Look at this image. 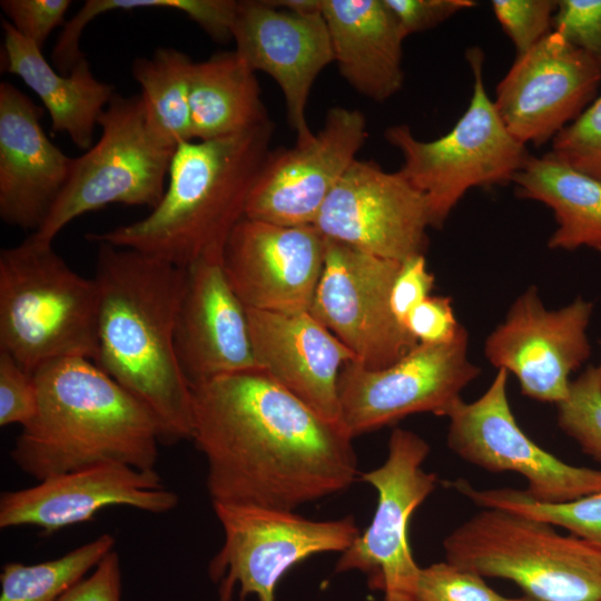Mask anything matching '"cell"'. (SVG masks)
Segmentation results:
<instances>
[{"instance_id":"obj_1","label":"cell","mask_w":601,"mask_h":601,"mask_svg":"<svg viewBox=\"0 0 601 601\" xmlns=\"http://www.w3.org/2000/svg\"><path fill=\"white\" fill-rule=\"evenodd\" d=\"M193 433L213 504L294 511L349 487L353 439L262 368L191 386Z\"/></svg>"},{"instance_id":"obj_43","label":"cell","mask_w":601,"mask_h":601,"mask_svg":"<svg viewBox=\"0 0 601 601\" xmlns=\"http://www.w3.org/2000/svg\"><path fill=\"white\" fill-rule=\"evenodd\" d=\"M504 601H538V600L525 595V597H521V598H508V597H505Z\"/></svg>"},{"instance_id":"obj_23","label":"cell","mask_w":601,"mask_h":601,"mask_svg":"<svg viewBox=\"0 0 601 601\" xmlns=\"http://www.w3.org/2000/svg\"><path fill=\"white\" fill-rule=\"evenodd\" d=\"M255 359L274 381L324 418L339 423L337 383L354 354L308 311L247 308Z\"/></svg>"},{"instance_id":"obj_5","label":"cell","mask_w":601,"mask_h":601,"mask_svg":"<svg viewBox=\"0 0 601 601\" xmlns=\"http://www.w3.org/2000/svg\"><path fill=\"white\" fill-rule=\"evenodd\" d=\"M98 288L52 243L31 235L0 252V351L33 374L61 358L98 356Z\"/></svg>"},{"instance_id":"obj_9","label":"cell","mask_w":601,"mask_h":601,"mask_svg":"<svg viewBox=\"0 0 601 601\" xmlns=\"http://www.w3.org/2000/svg\"><path fill=\"white\" fill-rule=\"evenodd\" d=\"M224 530V543L208 565L219 584V601L255 594L275 601L279 580L295 564L325 552H344L359 535L353 516L314 521L294 511L213 504Z\"/></svg>"},{"instance_id":"obj_32","label":"cell","mask_w":601,"mask_h":601,"mask_svg":"<svg viewBox=\"0 0 601 601\" xmlns=\"http://www.w3.org/2000/svg\"><path fill=\"white\" fill-rule=\"evenodd\" d=\"M559 427L601 464V375L588 366L571 381L569 394L556 404Z\"/></svg>"},{"instance_id":"obj_29","label":"cell","mask_w":601,"mask_h":601,"mask_svg":"<svg viewBox=\"0 0 601 601\" xmlns=\"http://www.w3.org/2000/svg\"><path fill=\"white\" fill-rule=\"evenodd\" d=\"M237 7L238 1L235 0H87L65 23L52 50V63L59 72L68 73L86 57L79 46L85 28L98 16L110 11H179L197 23L213 40L226 42L231 39Z\"/></svg>"},{"instance_id":"obj_33","label":"cell","mask_w":601,"mask_h":601,"mask_svg":"<svg viewBox=\"0 0 601 601\" xmlns=\"http://www.w3.org/2000/svg\"><path fill=\"white\" fill-rule=\"evenodd\" d=\"M550 152L601 181V96L553 138Z\"/></svg>"},{"instance_id":"obj_27","label":"cell","mask_w":601,"mask_h":601,"mask_svg":"<svg viewBox=\"0 0 601 601\" xmlns=\"http://www.w3.org/2000/svg\"><path fill=\"white\" fill-rule=\"evenodd\" d=\"M193 140L237 135L270 120L256 72L235 51L195 62L190 80Z\"/></svg>"},{"instance_id":"obj_6","label":"cell","mask_w":601,"mask_h":601,"mask_svg":"<svg viewBox=\"0 0 601 601\" xmlns=\"http://www.w3.org/2000/svg\"><path fill=\"white\" fill-rule=\"evenodd\" d=\"M446 561L514 582L538 601H601V549L554 525L482 509L443 541Z\"/></svg>"},{"instance_id":"obj_37","label":"cell","mask_w":601,"mask_h":601,"mask_svg":"<svg viewBox=\"0 0 601 601\" xmlns=\"http://www.w3.org/2000/svg\"><path fill=\"white\" fill-rule=\"evenodd\" d=\"M38 412V390L33 374L0 351V425L30 424Z\"/></svg>"},{"instance_id":"obj_24","label":"cell","mask_w":601,"mask_h":601,"mask_svg":"<svg viewBox=\"0 0 601 601\" xmlns=\"http://www.w3.org/2000/svg\"><path fill=\"white\" fill-rule=\"evenodd\" d=\"M334 62L359 95L384 102L404 82L406 38L384 0H321Z\"/></svg>"},{"instance_id":"obj_28","label":"cell","mask_w":601,"mask_h":601,"mask_svg":"<svg viewBox=\"0 0 601 601\" xmlns=\"http://www.w3.org/2000/svg\"><path fill=\"white\" fill-rule=\"evenodd\" d=\"M194 65L185 52L161 47L149 58H137L131 66L150 127L176 147L194 141L189 105Z\"/></svg>"},{"instance_id":"obj_26","label":"cell","mask_w":601,"mask_h":601,"mask_svg":"<svg viewBox=\"0 0 601 601\" xmlns=\"http://www.w3.org/2000/svg\"><path fill=\"white\" fill-rule=\"evenodd\" d=\"M515 195L548 206L556 228L551 249L589 247L601 252V181L555 158L530 155L512 180Z\"/></svg>"},{"instance_id":"obj_8","label":"cell","mask_w":601,"mask_h":601,"mask_svg":"<svg viewBox=\"0 0 601 601\" xmlns=\"http://www.w3.org/2000/svg\"><path fill=\"white\" fill-rule=\"evenodd\" d=\"M100 138L73 159L69 180L31 236L52 243L70 221L110 204L155 208L166 191L176 146L150 127L140 95L114 96L99 119Z\"/></svg>"},{"instance_id":"obj_38","label":"cell","mask_w":601,"mask_h":601,"mask_svg":"<svg viewBox=\"0 0 601 601\" xmlns=\"http://www.w3.org/2000/svg\"><path fill=\"white\" fill-rule=\"evenodd\" d=\"M70 0H1L0 7L12 27L42 50L48 37L59 26Z\"/></svg>"},{"instance_id":"obj_14","label":"cell","mask_w":601,"mask_h":601,"mask_svg":"<svg viewBox=\"0 0 601 601\" xmlns=\"http://www.w3.org/2000/svg\"><path fill=\"white\" fill-rule=\"evenodd\" d=\"M312 226L324 238L404 262L425 255L431 218L425 196L400 170L355 159Z\"/></svg>"},{"instance_id":"obj_7","label":"cell","mask_w":601,"mask_h":601,"mask_svg":"<svg viewBox=\"0 0 601 601\" xmlns=\"http://www.w3.org/2000/svg\"><path fill=\"white\" fill-rule=\"evenodd\" d=\"M466 59L473 75L472 97L447 134L423 141L404 124L384 132L403 157L401 174L425 196L433 228L443 227L471 188L512 183L531 155L506 130L485 91L482 50L470 48Z\"/></svg>"},{"instance_id":"obj_25","label":"cell","mask_w":601,"mask_h":601,"mask_svg":"<svg viewBox=\"0 0 601 601\" xmlns=\"http://www.w3.org/2000/svg\"><path fill=\"white\" fill-rule=\"evenodd\" d=\"M3 32V70L18 76L41 100L53 132L67 134L79 148L88 150L106 107L116 95L111 83L98 80L86 57L68 73L56 70L42 50L23 38L7 21Z\"/></svg>"},{"instance_id":"obj_19","label":"cell","mask_w":601,"mask_h":601,"mask_svg":"<svg viewBox=\"0 0 601 601\" xmlns=\"http://www.w3.org/2000/svg\"><path fill=\"white\" fill-rule=\"evenodd\" d=\"M178 495L155 469L109 463L57 474L0 496V528L35 526L46 534L92 520L102 509L129 506L166 513Z\"/></svg>"},{"instance_id":"obj_35","label":"cell","mask_w":601,"mask_h":601,"mask_svg":"<svg viewBox=\"0 0 601 601\" xmlns=\"http://www.w3.org/2000/svg\"><path fill=\"white\" fill-rule=\"evenodd\" d=\"M558 0H493L491 7L516 57L529 51L552 31Z\"/></svg>"},{"instance_id":"obj_30","label":"cell","mask_w":601,"mask_h":601,"mask_svg":"<svg viewBox=\"0 0 601 601\" xmlns=\"http://www.w3.org/2000/svg\"><path fill=\"white\" fill-rule=\"evenodd\" d=\"M114 546L115 538L105 533L52 560L36 564L7 562L0 575V601H58Z\"/></svg>"},{"instance_id":"obj_3","label":"cell","mask_w":601,"mask_h":601,"mask_svg":"<svg viewBox=\"0 0 601 601\" xmlns=\"http://www.w3.org/2000/svg\"><path fill=\"white\" fill-rule=\"evenodd\" d=\"M33 376L38 412L10 452L23 473L41 481L109 463L155 469L162 443L158 420L93 361L56 359Z\"/></svg>"},{"instance_id":"obj_13","label":"cell","mask_w":601,"mask_h":601,"mask_svg":"<svg viewBox=\"0 0 601 601\" xmlns=\"http://www.w3.org/2000/svg\"><path fill=\"white\" fill-rule=\"evenodd\" d=\"M509 373L497 370L475 401L460 400L447 413V446L487 472H513L528 482V495L562 503L601 491V470L574 466L533 442L518 424L508 398Z\"/></svg>"},{"instance_id":"obj_17","label":"cell","mask_w":601,"mask_h":601,"mask_svg":"<svg viewBox=\"0 0 601 601\" xmlns=\"http://www.w3.org/2000/svg\"><path fill=\"white\" fill-rule=\"evenodd\" d=\"M600 83L597 63L552 30L515 57L495 88L493 105L516 140L540 146L583 114Z\"/></svg>"},{"instance_id":"obj_40","label":"cell","mask_w":601,"mask_h":601,"mask_svg":"<svg viewBox=\"0 0 601 601\" xmlns=\"http://www.w3.org/2000/svg\"><path fill=\"white\" fill-rule=\"evenodd\" d=\"M405 37L430 30L460 11L476 4L473 0H384Z\"/></svg>"},{"instance_id":"obj_2","label":"cell","mask_w":601,"mask_h":601,"mask_svg":"<svg viewBox=\"0 0 601 601\" xmlns=\"http://www.w3.org/2000/svg\"><path fill=\"white\" fill-rule=\"evenodd\" d=\"M186 269L98 243L96 364L156 416L162 443L191 439L193 393L175 349Z\"/></svg>"},{"instance_id":"obj_36","label":"cell","mask_w":601,"mask_h":601,"mask_svg":"<svg viewBox=\"0 0 601 601\" xmlns=\"http://www.w3.org/2000/svg\"><path fill=\"white\" fill-rule=\"evenodd\" d=\"M552 30L601 69V0H558Z\"/></svg>"},{"instance_id":"obj_12","label":"cell","mask_w":601,"mask_h":601,"mask_svg":"<svg viewBox=\"0 0 601 601\" xmlns=\"http://www.w3.org/2000/svg\"><path fill=\"white\" fill-rule=\"evenodd\" d=\"M401 263L325 238L324 266L308 312L368 370L390 366L418 344L391 308Z\"/></svg>"},{"instance_id":"obj_39","label":"cell","mask_w":601,"mask_h":601,"mask_svg":"<svg viewBox=\"0 0 601 601\" xmlns=\"http://www.w3.org/2000/svg\"><path fill=\"white\" fill-rule=\"evenodd\" d=\"M406 329L418 343L439 344L456 337L461 325L449 296H428L407 315Z\"/></svg>"},{"instance_id":"obj_16","label":"cell","mask_w":601,"mask_h":601,"mask_svg":"<svg viewBox=\"0 0 601 601\" xmlns=\"http://www.w3.org/2000/svg\"><path fill=\"white\" fill-rule=\"evenodd\" d=\"M367 138L358 109L333 107L305 142L269 151L245 217L280 226H309Z\"/></svg>"},{"instance_id":"obj_11","label":"cell","mask_w":601,"mask_h":601,"mask_svg":"<svg viewBox=\"0 0 601 601\" xmlns=\"http://www.w3.org/2000/svg\"><path fill=\"white\" fill-rule=\"evenodd\" d=\"M428 453L418 434L396 427L384 463L361 474L377 492L376 510L368 528L342 552L335 572L367 574L371 587L383 590L384 601H415L421 568L412 554L408 526L439 482L435 473L423 470Z\"/></svg>"},{"instance_id":"obj_18","label":"cell","mask_w":601,"mask_h":601,"mask_svg":"<svg viewBox=\"0 0 601 601\" xmlns=\"http://www.w3.org/2000/svg\"><path fill=\"white\" fill-rule=\"evenodd\" d=\"M325 238L314 226L243 218L223 253L226 278L246 308L309 311L322 275Z\"/></svg>"},{"instance_id":"obj_15","label":"cell","mask_w":601,"mask_h":601,"mask_svg":"<svg viewBox=\"0 0 601 601\" xmlns=\"http://www.w3.org/2000/svg\"><path fill=\"white\" fill-rule=\"evenodd\" d=\"M592 312V303L580 296L548 309L531 286L486 337L485 357L513 374L526 397L558 404L569 394L570 375L591 355L587 331Z\"/></svg>"},{"instance_id":"obj_22","label":"cell","mask_w":601,"mask_h":601,"mask_svg":"<svg viewBox=\"0 0 601 601\" xmlns=\"http://www.w3.org/2000/svg\"><path fill=\"white\" fill-rule=\"evenodd\" d=\"M41 116L26 93L0 83V217L32 233L65 189L75 159L47 137Z\"/></svg>"},{"instance_id":"obj_41","label":"cell","mask_w":601,"mask_h":601,"mask_svg":"<svg viewBox=\"0 0 601 601\" xmlns=\"http://www.w3.org/2000/svg\"><path fill=\"white\" fill-rule=\"evenodd\" d=\"M435 277L427 269L425 255L401 263L391 290V308L397 321L404 323L410 312L431 296ZM406 328V327H405Z\"/></svg>"},{"instance_id":"obj_44","label":"cell","mask_w":601,"mask_h":601,"mask_svg":"<svg viewBox=\"0 0 601 601\" xmlns=\"http://www.w3.org/2000/svg\"><path fill=\"white\" fill-rule=\"evenodd\" d=\"M597 368H598V371H599V373L601 375V359H600V364L597 366Z\"/></svg>"},{"instance_id":"obj_4","label":"cell","mask_w":601,"mask_h":601,"mask_svg":"<svg viewBox=\"0 0 601 601\" xmlns=\"http://www.w3.org/2000/svg\"><path fill=\"white\" fill-rule=\"evenodd\" d=\"M272 120L244 132L177 146L160 203L144 218L86 238L160 258L180 268L223 259L270 151Z\"/></svg>"},{"instance_id":"obj_10","label":"cell","mask_w":601,"mask_h":601,"mask_svg":"<svg viewBox=\"0 0 601 601\" xmlns=\"http://www.w3.org/2000/svg\"><path fill=\"white\" fill-rule=\"evenodd\" d=\"M467 345L463 326L451 342L418 343L381 370L345 364L337 383L341 425L355 437L416 413L446 416L481 373Z\"/></svg>"},{"instance_id":"obj_34","label":"cell","mask_w":601,"mask_h":601,"mask_svg":"<svg viewBox=\"0 0 601 601\" xmlns=\"http://www.w3.org/2000/svg\"><path fill=\"white\" fill-rule=\"evenodd\" d=\"M483 577L449 561L421 568L415 601H504Z\"/></svg>"},{"instance_id":"obj_21","label":"cell","mask_w":601,"mask_h":601,"mask_svg":"<svg viewBox=\"0 0 601 601\" xmlns=\"http://www.w3.org/2000/svg\"><path fill=\"white\" fill-rule=\"evenodd\" d=\"M185 269L175 349L190 386L259 368L247 308L230 287L221 260L201 259Z\"/></svg>"},{"instance_id":"obj_42","label":"cell","mask_w":601,"mask_h":601,"mask_svg":"<svg viewBox=\"0 0 601 601\" xmlns=\"http://www.w3.org/2000/svg\"><path fill=\"white\" fill-rule=\"evenodd\" d=\"M121 568L118 553L110 551L93 569L58 601H122Z\"/></svg>"},{"instance_id":"obj_31","label":"cell","mask_w":601,"mask_h":601,"mask_svg":"<svg viewBox=\"0 0 601 601\" xmlns=\"http://www.w3.org/2000/svg\"><path fill=\"white\" fill-rule=\"evenodd\" d=\"M450 485L482 509H503L545 521L601 549V491L568 502L544 503L519 489H476L463 479Z\"/></svg>"},{"instance_id":"obj_20","label":"cell","mask_w":601,"mask_h":601,"mask_svg":"<svg viewBox=\"0 0 601 601\" xmlns=\"http://www.w3.org/2000/svg\"><path fill=\"white\" fill-rule=\"evenodd\" d=\"M231 39L248 66L267 73L282 90L296 142L309 140L314 135L306 118L311 91L319 73L334 62L321 10L296 12L269 1H238Z\"/></svg>"}]
</instances>
